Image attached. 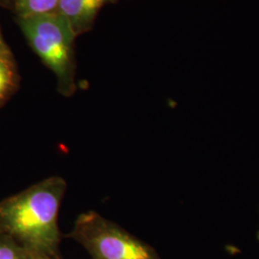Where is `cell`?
I'll return each instance as SVG.
<instances>
[{
	"label": "cell",
	"mask_w": 259,
	"mask_h": 259,
	"mask_svg": "<svg viewBox=\"0 0 259 259\" xmlns=\"http://www.w3.org/2000/svg\"><path fill=\"white\" fill-rule=\"evenodd\" d=\"M62 177L47 178L0 202V235L38 259L61 258L59 212L66 191Z\"/></svg>",
	"instance_id": "cell-1"
},
{
	"label": "cell",
	"mask_w": 259,
	"mask_h": 259,
	"mask_svg": "<svg viewBox=\"0 0 259 259\" xmlns=\"http://www.w3.org/2000/svg\"><path fill=\"white\" fill-rule=\"evenodd\" d=\"M19 26L30 46L52 70L59 92L70 95L75 91L73 44L76 33L57 12L19 19Z\"/></svg>",
	"instance_id": "cell-2"
},
{
	"label": "cell",
	"mask_w": 259,
	"mask_h": 259,
	"mask_svg": "<svg viewBox=\"0 0 259 259\" xmlns=\"http://www.w3.org/2000/svg\"><path fill=\"white\" fill-rule=\"evenodd\" d=\"M69 236L92 259H161L150 245L95 211L80 214Z\"/></svg>",
	"instance_id": "cell-3"
},
{
	"label": "cell",
	"mask_w": 259,
	"mask_h": 259,
	"mask_svg": "<svg viewBox=\"0 0 259 259\" xmlns=\"http://www.w3.org/2000/svg\"><path fill=\"white\" fill-rule=\"evenodd\" d=\"M111 0H60L57 13L78 35L93 24L99 11Z\"/></svg>",
	"instance_id": "cell-4"
},
{
	"label": "cell",
	"mask_w": 259,
	"mask_h": 259,
	"mask_svg": "<svg viewBox=\"0 0 259 259\" xmlns=\"http://www.w3.org/2000/svg\"><path fill=\"white\" fill-rule=\"evenodd\" d=\"M60 0H15L19 19L55 13Z\"/></svg>",
	"instance_id": "cell-5"
},
{
	"label": "cell",
	"mask_w": 259,
	"mask_h": 259,
	"mask_svg": "<svg viewBox=\"0 0 259 259\" xmlns=\"http://www.w3.org/2000/svg\"><path fill=\"white\" fill-rule=\"evenodd\" d=\"M16 85V73L8 52L0 51V105L4 102Z\"/></svg>",
	"instance_id": "cell-6"
},
{
	"label": "cell",
	"mask_w": 259,
	"mask_h": 259,
	"mask_svg": "<svg viewBox=\"0 0 259 259\" xmlns=\"http://www.w3.org/2000/svg\"><path fill=\"white\" fill-rule=\"evenodd\" d=\"M0 259H38L9 237L0 235Z\"/></svg>",
	"instance_id": "cell-7"
},
{
	"label": "cell",
	"mask_w": 259,
	"mask_h": 259,
	"mask_svg": "<svg viewBox=\"0 0 259 259\" xmlns=\"http://www.w3.org/2000/svg\"><path fill=\"white\" fill-rule=\"evenodd\" d=\"M0 51L1 52H8V50H7V47L5 46V44H4V41H3V38H2V36H1V33H0Z\"/></svg>",
	"instance_id": "cell-8"
},
{
	"label": "cell",
	"mask_w": 259,
	"mask_h": 259,
	"mask_svg": "<svg viewBox=\"0 0 259 259\" xmlns=\"http://www.w3.org/2000/svg\"><path fill=\"white\" fill-rule=\"evenodd\" d=\"M258 240H259V232H258Z\"/></svg>",
	"instance_id": "cell-9"
},
{
	"label": "cell",
	"mask_w": 259,
	"mask_h": 259,
	"mask_svg": "<svg viewBox=\"0 0 259 259\" xmlns=\"http://www.w3.org/2000/svg\"><path fill=\"white\" fill-rule=\"evenodd\" d=\"M56 259H61V258H56Z\"/></svg>",
	"instance_id": "cell-10"
}]
</instances>
